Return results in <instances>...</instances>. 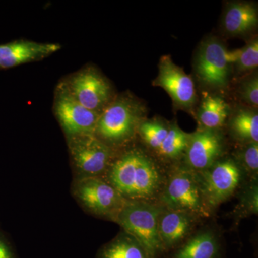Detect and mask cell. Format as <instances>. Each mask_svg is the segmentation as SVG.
Returning a JSON list of instances; mask_svg holds the SVG:
<instances>
[{"mask_svg": "<svg viewBox=\"0 0 258 258\" xmlns=\"http://www.w3.org/2000/svg\"><path fill=\"white\" fill-rule=\"evenodd\" d=\"M0 258H18L11 244L0 234Z\"/></svg>", "mask_w": 258, "mask_h": 258, "instance_id": "484cf974", "label": "cell"}, {"mask_svg": "<svg viewBox=\"0 0 258 258\" xmlns=\"http://www.w3.org/2000/svg\"><path fill=\"white\" fill-rule=\"evenodd\" d=\"M55 113L67 138L94 134L100 116L99 113L80 104L67 89L56 100Z\"/></svg>", "mask_w": 258, "mask_h": 258, "instance_id": "9c48e42d", "label": "cell"}, {"mask_svg": "<svg viewBox=\"0 0 258 258\" xmlns=\"http://www.w3.org/2000/svg\"><path fill=\"white\" fill-rule=\"evenodd\" d=\"M158 204L163 208L191 214L200 219L211 217L198 176L185 166H176L166 173L165 183Z\"/></svg>", "mask_w": 258, "mask_h": 258, "instance_id": "7a4b0ae2", "label": "cell"}, {"mask_svg": "<svg viewBox=\"0 0 258 258\" xmlns=\"http://www.w3.org/2000/svg\"><path fill=\"white\" fill-rule=\"evenodd\" d=\"M240 187L238 203L231 213L235 226L239 225L246 217L258 213V179H248Z\"/></svg>", "mask_w": 258, "mask_h": 258, "instance_id": "ac0fdd59", "label": "cell"}, {"mask_svg": "<svg viewBox=\"0 0 258 258\" xmlns=\"http://www.w3.org/2000/svg\"><path fill=\"white\" fill-rule=\"evenodd\" d=\"M244 101L254 106L258 105V79L257 76L248 80L241 88Z\"/></svg>", "mask_w": 258, "mask_h": 258, "instance_id": "d4e9b609", "label": "cell"}, {"mask_svg": "<svg viewBox=\"0 0 258 258\" xmlns=\"http://www.w3.org/2000/svg\"><path fill=\"white\" fill-rule=\"evenodd\" d=\"M223 150V138L218 131L200 129L190 134L184 166L195 172L205 170L220 160Z\"/></svg>", "mask_w": 258, "mask_h": 258, "instance_id": "30bf717a", "label": "cell"}, {"mask_svg": "<svg viewBox=\"0 0 258 258\" xmlns=\"http://www.w3.org/2000/svg\"><path fill=\"white\" fill-rule=\"evenodd\" d=\"M234 160L248 179H258V142L244 144L235 154Z\"/></svg>", "mask_w": 258, "mask_h": 258, "instance_id": "603a6c76", "label": "cell"}, {"mask_svg": "<svg viewBox=\"0 0 258 258\" xmlns=\"http://www.w3.org/2000/svg\"><path fill=\"white\" fill-rule=\"evenodd\" d=\"M235 63L240 71H249L258 66V42L254 39L244 48L240 49V55Z\"/></svg>", "mask_w": 258, "mask_h": 258, "instance_id": "cb8c5ba5", "label": "cell"}, {"mask_svg": "<svg viewBox=\"0 0 258 258\" xmlns=\"http://www.w3.org/2000/svg\"><path fill=\"white\" fill-rule=\"evenodd\" d=\"M154 85L164 88L177 106L187 108L195 102L196 93L193 80L174 63L170 56L161 57L159 74Z\"/></svg>", "mask_w": 258, "mask_h": 258, "instance_id": "7c38bea8", "label": "cell"}, {"mask_svg": "<svg viewBox=\"0 0 258 258\" xmlns=\"http://www.w3.org/2000/svg\"><path fill=\"white\" fill-rule=\"evenodd\" d=\"M96 258H152L132 236L122 230L98 249Z\"/></svg>", "mask_w": 258, "mask_h": 258, "instance_id": "2e32d148", "label": "cell"}, {"mask_svg": "<svg viewBox=\"0 0 258 258\" xmlns=\"http://www.w3.org/2000/svg\"><path fill=\"white\" fill-rule=\"evenodd\" d=\"M200 220L188 212L162 207L159 218V233L164 250L176 248L183 243L191 235Z\"/></svg>", "mask_w": 258, "mask_h": 258, "instance_id": "4fadbf2b", "label": "cell"}, {"mask_svg": "<svg viewBox=\"0 0 258 258\" xmlns=\"http://www.w3.org/2000/svg\"><path fill=\"white\" fill-rule=\"evenodd\" d=\"M232 135L242 144L258 142V115L255 111L242 110L231 120Z\"/></svg>", "mask_w": 258, "mask_h": 258, "instance_id": "ffe728a7", "label": "cell"}, {"mask_svg": "<svg viewBox=\"0 0 258 258\" xmlns=\"http://www.w3.org/2000/svg\"><path fill=\"white\" fill-rule=\"evenodd\" d=\"M58 44L18 40L0 45V69H8L45 58L60 50Z\"/></svg>", "mask_w": 258, "mask_h": 258, "instance_id": "5bb4252c", "label": "cell"}, {"mask_svg": "<svg viewBox=\"0 0 258 258\" xmlns=\"http://www.w3.org/2000/svg\"><path fill=\"white\" fill-rule=\"evenodd\" d=\"M67 139L75 178L104 177L115 157L112 147L94 134Z\"/></svg>", "mask_w": 258, "mask_h": 258, "instance_id": "8992f818", "label": "cell"}, {"mask_svg": "<svg viewBox=\"0 0 258 258\" xmlns=\"http://www.w3.org/2000/svg\"><path fill=\"white\" fill-rule=\"evenodd\" d=\"M190 134L185 133L176 123L169 125V132L157 153L166 161H175L184 156Z\"/></svg>", "mask_w": 258, "mask_h": 258, "instance_id": "44dd1931", "label": "cell"}, {"mask_svg": "<svg viewBox=\"0 0 258 258\" xmlns=\"http://www.w3.org/2000/svg\"><path fill=\"white\" fill-rule=\"evenodd\" d=\"M258 21L255 7L247 3H232L224 17L226 31L232 35H242L253 29Z\"/></svg>", "mask_w": 258, "mask_h": 258, "instance_id": "e0dca14e", "label": "cell"}, {"mask_svg": "<svg viewBox=\"0 0 258 258\" xmlns=\"http://www.w3.org/2000/svg\"><path fill=\"white\" fill-rule=\"evenodd\" d=\"M195 173L212 212L238 190L245 178L233 159H220L208 169Z\"/></svg>", "mask_w": 258, "mask_h": 258, "instance_id": "52a82bcc", "label": "cell"}, {"mask_svg": "<svg viewBox=\"0 0 258 258\" xmlns=\"http://www.w3.org/2000/svg\"><path fill=\"white\" fill-rule=\"evenodd\" d=\"M67 91L80 104L96 113L105 106L111 96L108 83L93 69L84 70L73 76Z\"/></svg>", "mask_w": 258, "mask_h": 258, "instance_id": "8fae6325", "label": "cell"}, {"mask_svg": "<svg viewBox=\"0 0 258 258\" xmlns=\"http://www.w3.org/2000/svg\"><path fill=\"white\" fill-rule=\"evenodd\" d=\"M228 113V106L222 98L208 96L202 103L198 118L203 128L217 130L224 125Z\"/></svg>", "mask_w": 258, "mask_h": 258, "instance_id": "d6986e66", "label": "cell"}, {"mask_svg": "<svg viewBox=\"0 0 258 258\" xmlns=\"http://www.w3.org/2000/svg\"><path fill=\"white\" fill-rule=\"evenodd\" d=\"M220 241L215 232L200 231L176 247L172 258H218Z\"/></svg>", "mask_w": 258, "mask_h": 258, "instance_id": "9a60e30c", "label": "cell"}, {"mask_svg": "<svg viewBox=\"0 0 258 258\" xmlns=\"http://www.w3.org/2000/svg\"><path fill=\"white\" fill-rule=\"evenodd\" d=\"M166 177L157 161L134 148L115 157L103 178L125 200L157 203Z\"/></svg>", "mask_w": 258, "mask_h": 258, "instance_id": "6da1fadb", "label": "cell"}, {"mask_svg": "<svg viewBox=\"0 0 258 258\" xmlns=\"http://www.w3.org/2000/svg\"><path fill=\"white\" fill-rule=\"evenodd\" d=\"M161 210L158 203L126 200L115 219V223L138 241L152 258L165 252L159 233Z\"/></svg>", "mask_w": 258, "mask_h": 258, "instance_id": "3957f363", "label": "cell"}, {"mask_svg": "<svg viewBox=\"0 0 258 258\" xmlns=\"http://www.w3.org/2000/svg\"><path fill=\"white\" fill-rule=\"evenodd\" d=\"M71 193L87 213L113 222L126 202L103 177L74 178Z\"/></svg>", "mask_w": 258, "mask_h": 258, "instance_id": "277c9868", "label": "cell"}, {"mask_svg": "<svg viewBox=\"0 0 258 258\" xmlns=\"http://www.w3.org/2000/svg\"><path fill=\"white\" fill-rule=\"evenodd\" d=\"M240 50L230 52L215 39H209L200 47L195 61L199 78L210 87L225 88L228 83L229 66L235 62Z\"/></svg>", "mask_w": 258, "mask_h": 258, "instance_id": "ba28073f", "label": "cell"}, {"mask_svg": "<svg viewBox=\"0 0 258 258\" xmlns=\"http://www.w3.org/2000/svg\"><path fill=\"white\" fill-rule=\"evenodd\" d=\"M169 128V125L158 120H147L140 123L137 132L144 143L157 152L165 139Z\"/></svg>", "mask_w": 258, "mask_h": 258, "instance_id": "7402d4cb", "label": "cell"}, {"mask_svg": "<svg viewBox=\"0 0 258 258\" xmlns=\"http://www.w3.org/2000/svg\"><path fill=\"white\" fill-rule=\"evenodd\" d=\"M142 122L138 105L120 98L100 114L94 135L109 147L120 145L133 138Z\"/></svg>", "mask_w": 258, "mask_h": 258, "instance_id": "5b68a950", "label": "cell"}]
</instances>
